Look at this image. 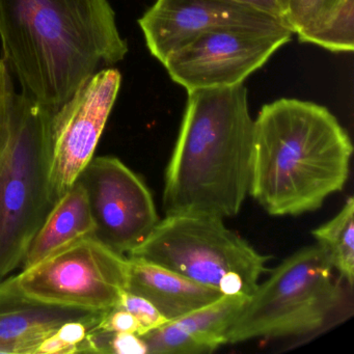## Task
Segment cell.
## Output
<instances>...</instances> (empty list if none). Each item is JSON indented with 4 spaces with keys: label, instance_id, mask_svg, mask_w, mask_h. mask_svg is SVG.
<instances>
[{
    "label": "cell",
    "instance_id": "6da1fadb",
    "mask_svg": "<svg viewBox=\"0 0 354 354\" xmlns=\"http://www.w3.org/2000/svg\"><path fill=\"white\" fill-rule=\"evenodd\" d=\"M0 40L22 93L53 111L128 53L109 0H0Z\"/></svg>",
    "mask_w": 354,
    "mask_h": 354
},
{
    "label": "cell",
    "instance_id": "7a4b0ae2",
    "mask_svg": "<svg viewBox=\"0 0 354 354\" xmlns=\"http://www.w3.org/2000/svg\"><path fill=\"white\" fill-rule=\"evenodd\" d=\"M353 146L325 106L281 98L254 120L248 194L272 216L314 212L349 179Z\"/></svg>",
    "mask_w": 354,
    "mask_h": 354
},
{
    "label": "cell",
    "instance_id": "3957f363",
    "mask_svg": "<svg viewBox=\"0 0 354 354\" xmlns=\"http://www.w3.org/2000/svg\"><path fill=\"white\" fill-rule=\"evenodd\" d=\"M165 169V214H239L250 192L254 120L243 84L189 91Z\"/></svg>",
    "mask_w": 354,
    "mask_h": 354
},
{
    "label": "cell",
    "instance_id": "277c9868",
    "mask_svg": "<svg viewBox=\"0 0 354 354\" xmlns=\"http://www.w3.org/2000/svg\"><path fill=\"white\" fill-rule=\"evenodd\" d=\"M343 283L318 244L300 248L259 283L227 328L225 345L319 333L345 308Z\"/></svg>",
    "mask_w": 354,
    "mask_h": 354
},
{
    "label": "cell",
    "instance_id": "5b68a950",
    "mask_svg": "<svg viewBox=\"0 0 354 354\" xmlns=\"http://www.w3.org/2000/svg\"><path fill=\"white\" fill-rule=\"evenodd\" d=\"M55 111L14 96L11 126L0 150V281L21 268L28 245L53 208L49 196Z\"/></svg>",
    "mask_w": 354,
    "mask_h": 354
},
{
    "label": "cell",
    "instance_id": "8992f818",
    "mask_svg": "<svg viewBox=\"0 0 354 354\" xmlns=\"http://www.w3.org/2000/svg\"><path fill=\"white\" fill-rule=\"evenodd\" d=\"M128 257L176 271L223 295L250 296L272 257L227 229L223 218L198 213L165 214Z\"/></svg>",
    "mask_w": 354,
    "mask_h": 354
},
{
    "label": "cell",
    "instance_id": "52a82bcc",
    "mask_svg": "<svg viewBox=\"0 0 354 354\" xmlns=\"http://www.w3.org/2000/svg\"><path fill=\"white\" fill-rule=\"evenodd\" d=\"M129 261L94 236L82 238L17 273L20 289L53 306L107 312L128 288Z\"/></svg>",
    "mask_w": 354,
    "mask_h": 354
},
{
    "label": "cell",
    "instance_id": "ba28073f",
    "mask_svg": "<svg viewBox=\"0 0 354 354\" xmlns=\"http://www.w3.org/2000/svg\"><path fill=\"white\" fill-rule=\"evenodd\" d=\"M77 180L88 196L93 236L118 254H131L160 221L148 186L119 158L94 157Z\"/></svg>",
    "mask_w": 354,
    "mask_h": 354
},
{
    "label": "cell",
    "instance_id": "9c48e42d",
    "mask_svg": "<svg viewBox=\"0 0 354 354\" xmlns=\"http://www.w3.org/2000/svg\"><path fill=\"white\" fill-rule=\"evenodd\" d=\"M289 28L272 32L219 30L206 32L162 64L169 77L187 92L243 84L291 41Z\"/></svg>",
    "mask_w": 354,
    "mask_h": 354
},
{
    "label": "cell",
    "instance_id": "30bf717a",
    "mask_svg": "<svg viewBox=\"0 0 354 354\" xmlns=\"http://www.w3.org/2000/svg\"><path fill=\"white\" fill-rule=\"evenodd\" d=\"M121 82L118 70L97 72L53 113L48 181L53 206L94 158Z\"/></svg>",
    "mask_w": 354,
    "mask_h": 354
},
{
    "label": "cell",
    "instance_id": "8fae6325",
    "mask_svg": "<svg viewBox=\"0 0 354 354\" xmlns=\"http://www.w3.org/2000/svg\"><path fill=\"white\" fill-rule=\"evenodd\" d=\"M138 24L151 55L161 64L206 32L219 30L272 32L287 28L281 20L269 14L231 0H157Z\"/></svg>",
    "mask_w": 354,
    "mask_h": 354
},
{
    "label": "cell",
    "instance_id": "7c38bea8",
    "mask_svg": "<svg viewBox=\"0 0 354 354\" xmlns=\"http://www.w3.org/2000/svg\"><path fill=\"white\" fill-rule=\"evenodd\" d=\"M104 314L39 301L20 289L17 274L10 275L0 281V353L37 354L64 323L99 322Z\"/></svg>",
    "mask_w": 354,
    "mask_h": 354
},
{
    "label": "cell",
    "instance_id": "4fadbf2b",
    "mask_svg": "<svg viewBox=\"0 0 354 354\" xmlns=\"http://www.w3.org/2000/svg\"><path fill=\"white\" fill-rule=\"evenodd\" d=\"M250 296L223 295L142 335L148 354H207L225 345V333Z\"/></svg>",
    "mask_w": 354,
    "mask_h": 354
},
{
    "label": "cell",
    "instance_id": "5bb4252c",
    "mask_svg": "<svg viewBox=\"0 0 354 354\" xmlns=\"http://www.w3.org/2000/svg\"><path fill=\"white\" fill-rule=\"evenodd\" d=\"M129 261L127 291L152 302L167 321L181 318L223 296L176 271L142 258Z\"/></svg>",
    "mask_w": 354,
    "mask_h": 354
},
{
    "label": "cell",
    "instance_id": "9a60e30c",
    "mask_svg": "<svg viewBox=\"0 0 354 354\" xmlns=\"http://www.w3.org/2000/svg\"><path fill=\"white\" fill-rule=\"evenodd\" d=\"M95 225L86 189L80 180L59 198L45 217L24 256L21 271L70 244L94 235Z\"/></svg>",
    "mask_w": 354,
    "mask_h": 354
},
{
    "label": "cell",
    "instance_id": "2e32d148",
    "mask_svg": "<svg viewBox=\"0 0 354 354\" xmlns=\"http://www.w3.org/2000/svg\"><path fill=\"white\" fill-rule=\"evenodd\" d=\"M317 244L326 254L333 270L353 288L354 200L350 196L343 208L330 221L313 230Z\"/></svg>",
    "mask_w": 354,
    "mask_h": 354
},
{
    "label": "cell",
    "instance_id": "e0dca14e",
    "mask_svg": "<svg viewBox=\"0 0 354 354\" xmlns=\"http://www.w3.org/2000/svg\"><path fill=\"white\" fill-rule=\"evenodd\" d=\"M348 0H283L281 20L300 42L320 32Z\"/></svg>",
    "mask_w": 354,
    "mask_h": 354
},
{
    "label": "cell",
    "instance_id": "ac0fdd59",
    "mask_svg": "<svg viewBox=\"0 0 354 354\" xmlns=\"http://www.w3.org/2000/svg\"><path fill=\"white\" fill-rule=\"evenodd\" d=\"M306 43L318 45L333 53L354 50V0H348L337 15Z\"/></svg>",
    "mask_w": 354,
    "mask_h": 354
},
{
    "label": "cell",
    "instance_id": "d6986e66",
    "mask_svg": "<svg viewBox=\"0 0 354 354\" xmlns=\"http://www.w3.org/2000/svg\"><path fill=\"white\" fill-rule=\"evenodd\" d=\"M99 322L69 321L64 323L53 335L43 341L37 354L90 353L88 335L97 328Z\"/></svg>",
    "mask_w": 354,
    "mask_h": 354
},
{
    "label": "cell",
    "instance_id": "ffe728a7",
    "mask_svg": "<svg viewBox=\"0 0 354 354\" xmlns=\"http://www.w3.org/2000/svg\"><path fill=\"white\" fill-rule=\"evenodd\" d=\"M117 306L127 310L140 323L142 335L158 328L167 322V319L157 310L156 306L142 296L125 291Z\"/></svg>",
    "mask_w": 354,
    "mask_h": 354
},
{
    "label": "cell",
    "instance_id": "44dd1931",
    "mask_svg": "<svg viewBox=\"0 0 354 354\" xmlns=\"http://www.w3.org/2000/svg\"><path fill=\"white\" fill-rule=\"evenodd\" d=\"M14 96L9 67L5 59H0V150L9 134Z\"/></svg>",
    "mask_w": 354,
    "mask_h": 354
},
{
    "label": "cell",
    "instance_id": "7402d4cb",
    "mask_svg": "<svg viewBox=\"0 0 354 354\" xmlns=\"http://www.w3.org/2000/svg\"><path fill=\"white\" fill-rule=\"evenodd\" d=\"M97 329L109 333H131L142 335L140 323L136 317L119 306L105 312Z\"/></svg>",
    "mask_w": 354,
    "mask_h": 354
},
{
    "label": "cell",
    "instance_id": "603a6c76",
    "mask_svg": "<svg viewBox=\"0 0 354 354\" xmlns=\"http://www.w3.org/2000/svg\"><path fill=\"white\" fill-rule=\"evenodd\" d=\"M234 3L248 6L259 11L269 14L281 20V3L283 0H231ZM283 21V20H281Z\"/></svg>",
    "mask_w": 354,
    "mask_h": 354
}]
</instances>
